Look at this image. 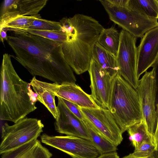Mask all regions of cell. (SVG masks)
Returning a JSON list of instances; mask_svg holds the SVG:
<instances>
[{"label": "cell", "mask_w": 158, "mask_h": 158, "mask_svg": "<svg viewBox=\"0 0 158 158\" xmlns=\"http://www.w3.org/2000/svg\"><path fill=\"white\" fill-rule=\"evenodd\" d=\"M7 40L15 55H10L32 76L54 83H75L76 79L64 57L62 44L23 32H12Z\"/></svg>", "instance_id": "cell-1"}, {"label": "cell", "mask_w": 158, "mask_h": 158, "mask_svg": "<svg viewBox=\"0 0 158 158\" xmlns=\"http://www.w3.org/2000/svg\"><path fill=\"white\" fill-rule=\"evenodd\" d=\"M60 22L67 35L62 43L65 59L77 74H82L88 70L93 48L104 28L91 17L79 14Z\"/></svg>", "instance_id": "cell-2"}, {"label": "cell", "mask_w": 158, "mask_h": 158, "mask_svg": "<svg viewBox=\"0 0 158 158\" xmlns=\"http://www.w3.org/2000/svg\"><path fill=\"white\" fill-rule=\"evenodd\" d=\"M14 69L10 55H3L0 71V118L15 123L37 109L36 94Z\"/></svg>", "instance_id": "cell-3"}, {"label": "cell", "mask_w": 158, "mask_h": 158, "mask_svg": "<svg viewBox=\"0 0 158 158\" xmlns=\"http://www.w3.org/2000/svg\"><path fill=\"white\" fill-rule=\"evenodd\" d=\"M108 109L123 133L143 119L136 90L118 74L113 79Z\"/></svg>", "instance_id": "cell-4"}, {"label": "cell", "mask_w": 158, "mask_h": 158, "mask_svg": "<svg viewBox=\"0 0 158 158\" xmlns=\"http://www.w3.org/2000/svg\"><path fill=\"white\" fill-rule=\"evenodd\" d=\"M110 19L136 38H142L158 26V19L149 18L128 6V0H100Z\"/></svg>", "instance_id": "cell-5"}, {"label": "cell", "mask_w": 158, "mask_h": 158, "mask_svg": "<svg viewBox=\"0 0 158 158\" xmlns=\"http://www.w3.org/2000/svg\"><path fill=\"white\" fill-rule=\"evenodd\" d=\"M44 127L41 121L36 118L25 117L12 125L5 123L2 127L0 155L37 139Z\"/></svg>", "instance_id": "cell-6"}, {"label": "cell", "mask_w": 158, "mask_h": 158, "mask_svg": "<svg viewBox=\"0 0 158 158\" xmlns=\"http://www.w3.org/2000/svg\"><path fill=\"white\" fill-rule=\"evenodd\" d=\"M120 41L116 56L118 74L136 89L139 79L137 77V38L127 31L120 32Z\"/></svg>", "instance_id": "cell-7"}, {"label": "cell", "mask_w": 158, "mask_h": 158, "mask_svg": "<svg viewBox=\"0 0 158 158\" xmlns=\"http://www.w3.org/2000/svg\"><path fill=\"white\" fill-rule=\"evenodd\" d=\"M40 139L42 143L59 150L73 158H95L101 155L90 140L83 138L43 134Z\"/></svg>", "instance_id": "cell-8"}, {"label": "cell", "mask_w": 158, "mask_h": 158, "mask_svg": "<svg viewBox=\"0 0 158 158\" xmlns=\"http://www.w3.org/2000/svg\"><path fill=\"white\" fill-rule=\"evenodd\" d=\"M137 92L143 118L148 131L154 136L157 123L156 88L154 71H146L139 80Z\"/></svg>", "instance_id": "cell-9"}, {"label": "cell", "mask_w": 158, "mask_h": 158, "mask_svg": "<svg viewBox=\"0 0 158 158\" xmlns=\"http://www.w3.org/2000/svg\"><path fill=\"white\" fill-rule=\"evenodd\" d=\"M84 116L110 142L117 147L123 140V133L107 109L80 107Z\"/></svg>", "instance_id": "cell-10"}, {"label": "cell", "mask_w": 158, "mask_h": 158, "mask_svg": "<svg viewBox=\"0 0 158 158\" xmlns=\"http://www.w3.org/2000/svg\"><path fill=\"white\" fill-rule=\"evenodd\" d=\"M88 71L91 96L100 107L108 109L113 79L93 59Z\"/></svg>", "instance_id": "cell-11"}, {"label": "cell", "mask_w": 158, "mask_h": 158, "mask_svg": "<svg viewBox=\"0 0 158 158\" xmlns=\"http://www.w3.org/2000/svg\"><path fill=\"white\" fill-rule=\"evenodd\" d=\"M57 98L58 117L54 123L56 131L67 135L79 137L90 140L89 132L83 122L70 110L61 98Z\"/></svg>", "instance_id": "cell-12"}, {"label": "cell", "mask_w": 158, "mask_h": 158, "mask_svg": "<svg viewBox=\"0 0 158 158\" xmlns=\"http://www.w3.org/2000/svg\"><path fill=\"white\" fill-rule=\"evenodd\" d=\"M42 82L45 87L56 96L66 99L80 107L94 109H99L101 107L94 101L90 95L87 94L75 83L58 84L42 81Z\"/></svg>", "instance_id": "cell-13"}, {"label": "cell", "mask_w": 158, "mask_h": 158, "mask_svg": "<svg viewBox=\"0 0 158 158\" xmlns=\"http://www.w3.org/2000/svg\"><path fill=\"white\" fill-rule=\"evenodd\" d=\"M47 1V0H4L1 9L0 26L18 17L38 14Z\"/></svg>", "instance_id": "cell-14"}, {"label": "cell", "mask_w": 158, "mask_h": 158, "mask_svg": "<svg viewBox=\"0 0 158 158\" xmlns=\"http://www.w3.org/2000/svg\"><path fill=\"white\" fill-rule=\"evenodd\" d=\"M158 59V26L147 32L137 47V77L141 75Z\"/></svg>", "instance_id": "cell-15"}, {"label": "cell", "mask_w": 158, "mask_h": 158, "mask_svg": "<svg viewBox=\"0 0 158 158\" xmlns=\"http://www.w3.org/2000/svg\"><path fill=\"white\" fill-rule=\"evenodd\" d=\"M1 155V158H51L52 156L37 139Z\"/></svg>", "instance_id": "cell-16"}, {"label": "cell", "mask_w": 158, "mask_h": 158, "mask_svg": "<svg viewBox=\"0 0 158 158\" xmlns=\"http://www.w3.org/2000/svg\"><path fill=\"white\" fill-rule=\"evenodd\" d=\"M92 59L114 79L119 71L116 56L101 47L97 43L92 52Z\"/></svg>", "instance_id": "cell-17"}, {"label": "cell", "mask_w": 158, "mask_h": 158, "mask_svg": "<svg viewBox=\"0 0 158 158\" xmlns=\"http://www.w3.org/2000/svg\"><path fill=\"white\" fill-rule=\"evenodd\" d=\"M30 84L36 94L37 101L44 105L54 118L57 119L58 113L55 102V95L45 88L42 81L37 79L35 77L31 80Z\"/></svg>", "instance_id": "cell-18"}, {"label": "cell", "mask_w": 158, "mask_h": 158, "mask_svg": "<svg viewBox=\"0 0 158 158\" xmlns=\"http://www.w3.org/2000/svg\"><path fill=\"white\" fill-rule=\"evenodd\" d=\"M82 121L88 130L90 141L101 154L116 152L117 147L109 141L85 116Z\"/></svg>", "instance_id": "cell-19"}, {"label": "cell", "mask_w": 158, "mask_h": 158, "mask_svg": "<svg viewBox=\"0 0 158 158\" xmlns=\"http://www.w3.org/2000/svg\"><path fill=\"white\" fill-rule=\"evenodd\" d=\"M120 36V32L114 27L104 28L96 43L102 48L116 56L119 48Z\"/></svg>", "instance_id": "cell-20"}, {"label": "cell", "mask_w": 158, "mask_h": 158, "mask_svg": "<svg viewBox=\"0 0 158 158\" xmlns=\"http://www.w3.org/2000/svg\"><path fill=\"white\" fill-rule=\"evenodd\" d=\"M131 9L150 18L158 19V0H128Z\"/></svg>", "instance_id": "cell-21"}, {"label": "cell", "mask_w": 158, "mask_h": 158, "mask_svg": "<svg viewBox=\"0 0 158 158\" xmlns=\"http://www.w3.org/2000/svg\"><path fill=\"white\" fill-rule=\"evenodd\" d=\"M127 131L129 135V140L135 149L144 141L154 142L153 136L148 131L146 124L143 119L140 122L130 127Z\"/></svg>", "instance_id": "cell-22"}, {"label": "cell", "mask_w": 158, "mask_h": 158, "mask_svg": "<svg viewBox=\"0 0 158 158\" xmlns=\"http://www.w3.org/2000/svg\"><path fill=\"white\" fill-rule=\"evenodd\" d=\"M2 29L6 31H9L12 32H27L61 44L65 42L67 40L66 33L64 29L62 31H56L15 28H3Z\"/></svg>", "instance_id": "cell-23"}, {"label": "cell", "mask_w": 158, "mask_h": 158, "mask_svg": "<svg viewBox=\"0 0 158 158\" xmlns=\"http://www.w3.org/2000/svg\"><path fill=\"white\" fill-rule=\"evenodd\" d=\"M41 17L39 14L18 17L0 26V30L8 28H27L35 19Z\"/></svg>", "instance_id": "cell-24"}, {"label": "cell", "mask_w": 158, "mask_h": 158, "mask_svg": "<svg viewBox=\"0 0 158 158\" xmlns=\"http://www.w3.org/2000/svg\"><path fill=\"white\" fill-rule=\"evenodd\" d=\"M48 31H60L64 30L61 23L43 19L41 18L35 19L27 28Z\"/></svg>", "instance_id": "cell-25"}, {"label": "cell", "mask_w": 158, "mask_h": 158, "mask_svg": "<svg viewBox=\"0 0 158 158\" xmlns=\"http://www.w3.org/2000/svg\"><path fill=\"white\" fill-rule=\"evenodd\" d=\"M156 148L153 141H145L143 142L130 154L135 158H145L152 155Z\"/></svg>", "instance_id": "cell-26"}, {"label": "cell", "mask_w": 158, "mask_h": 158, "mask_svg": "<svg viewBox=\"0 0 158 158\" xmlns=\"http://www.w3.org/2000/svg\"><path fill=\"white\" fill-rule=\"evenodd\" d=\"M61 99L64 103L70 110L77 117L82 121L84 118V116L81 110L80 107L77 105L66 99L62 98Z\"/></svg>", "instance_id": "cell-27"}, {"label": "cell", "mask_w": 158, "mask_h": 158, "mask_svg": "<svg viewBox=\"0 0 158 158\" xmlns=\"http://www.w3.org/2000/svg\"><path fill=\"white\" fill-rule=\"evenodd\" d=\"M155 77L156 88V105L158 104V59L152 65Z\"/></svg>", "instance_id": "cell-28"}, {"label": "cell", "mask_w": 158, "mask_h": 158, "mask_svg": "<svg viewBox=\"0 0 158 158\" xmlns=\"http://www.w3.org/2000/svg\"><path fill=\"white\" fill-rule=\"evenodd\" d=\"M157 112V123L156 130L153 137L155 143L156 148V151L158 149V104L156 105Z\"/></svg>", "instance_id": "cell-29"}, {"label": "cell", "mask_w": 158, "mask_h": 158, "mask_svg": "<svg viewBox=\"0 0 158 158\" xmlns=\"http://www.w3.org/2000/svg\"><path fill=\"white\" fill-rule=\"evenodd\" d=\"M95 158H119V156L116 152H114L102 154Z\"/></svg>", "instance_id": "cell-30"}, {"label": "cell", "mask_w": 158, "mask_h": 158, "mask_svg": "<svg viewBox=\"0 0 158 158\" xmlns=\"http://www.w3.org/2000/svg\"><path fill=\"white\" fill-rule=\"evenodd\" d=\"M0 31V40L3 43L5 40L7 41L8 39V36L7 35L6 31L3 29H2Z\"/></svg>", "instance_id": "cell-31"}, {"label": "cell", "mask_w": 158, "mask_h": 158, "mask_svg": "<svg viewBox=\"0 0 158 158\" xmlns=\"http://www.w3.org/2000/svg\"><path fill=\"white\" fill-rule=\"evenodd\" d=\"M135 158V157H133L130 154L128 155L125 156L122 158ZM157 158L155 156V155H154V153L152 155V156H150L149 157H145V158Z\"/></svg>", "instance_id": "cell-32"}, {"label": "cell", "mask_w": 158, "mask_h": 158, "mask_svg": "<svg viewBox=\"0 0 158 158\" xmlns=\"http://www.w3.org/2000/svg\"><path fill=\"white\" fill-rule=\"evenodd\" d=\"M154 154L157 158H158V149L154 152Z\"/></svg>", "instance_id": "cell-33"}]
</instances>
